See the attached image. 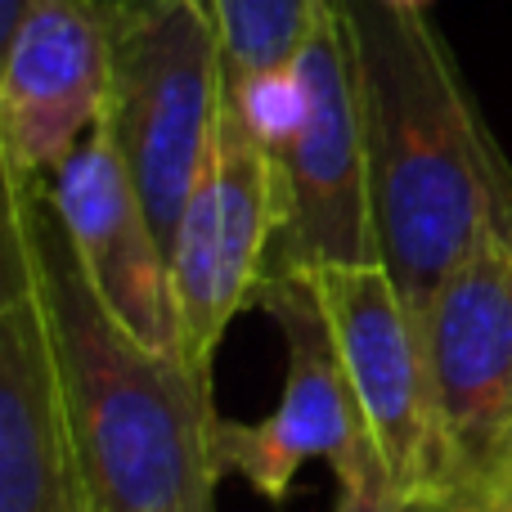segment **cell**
Returning <instances> with one entry per match:
<instances>
[{
  "mask_svg": "<svg viewBox=\"0 0 512 512\" xmlns=\"http://www.w3.org/2000/svg\"><path fill=\"white\" fill-rule=\"evenodd\" d=\"M59 225L108 310L153 351H176L171 265L104 122L45 185Z\"/></svg>",
  "mask_w": 512,
  "mask_h": 512,
  "instance_id": "8fae6325",
  "label": "cell"
},
{
  "mask_svg": "<svg viewBox=\"0 0 512 512\" xmlns=\"http://www.w3.org/2000/svg\"><path fill=\"white\" fill-rule=\"evenodd\" d=\"M333 5H337V0H333Z\"/></svg>",
  "mask_w": 512,
  "mask_h": 512,
  "instance_id": "ac0fdd59",
  "label": "cell"
},
{
  "mask_svg": "<svg viewBox=\"0 0 512 512\" xmlns=\"http://www.w3.org/2000/svg\"><path fill=\"white\" fill-rule=\"evenodd\" d=\"M427 512H512V436L499 445L495 459L427 499Z\"/></svg>",
  "mask_w": 512,
  "mask_h": 512,
  "instance_id": "5bb4252c",
  "label": "cell"
},
{
  "mask_svg": "<svg viewBox=\"0 0 512 512\" xmlns=\"http://www.w3.org/2000/svg\"><path fill=\"white\" fill-rule=\"evenodd\" d=\"M256 306L283 328L288 378L270 418L234 423L216 418L212 450L221 477L248 481L261 499L283 504L310 459H324L337 477V512H387L396 508L387 468H382L355 391L337 360L333 333L324 324L306 274L270 270Z\"/></svg>",
  "mask_w": 512,
  "mask_h": 512,
  "instance_id": "277c9868",
  "label": "cell"
},
{
  "mask_svg": "<svg viewBox=\"0 0 512 512\" xmlns=\"http://www.w3.org/2000/svg\"><path fill=\"white\" fill-rule=\"evenodd\" d=\"M32 243L90 512H216L212 387L99 301L45 185H5Z\"/></svg>",
  "mask_w": 512,
  "mask_h": 512,
  "instance_id": "7a4b0ae2",
  "label": "cell"
},
{
  "mask_svg": "<svg viewBox=\"0 0 512 512\" xmlns=\"http://www.w3.org/2000/svg\"><path fill=\"white\" fill-rule=\"evenodd\" d=\"M355 405L387 468L396 504H427L450 490V445L436 409L423 319L378 261L306 270Z\"/></svg>",
  "mask_w": 512,
  "mask_h": 512,
  "instance_id": "5b68a950",
  "label": "cell"
},
{
  "mask_svg": "<svg viewBox=\"0 0 512 512\" xmlns=\"http://www.w3.org/2000/svg\"><path fill=\"white\" fill-rule=\"evenodd\" d=\"M418 319L459 481L512 436V239L481 243Z\"/></svg>",
  "mask_w": 512,
  "mask_h": 512,
  "instance_id": "30bf717a",
  "label": "cell"
},
{
  "mask_svg": "<svg viewBox=\"0 0 512 512\" xmlns=\"http://www.w3.org/2000/svg\"><path fill=\"white\" fill-rule=\"evenodd\" d=\"M108 63L113 32L90 0H32L0 41L5 185H50L104 117Z\"/></svg>",
  "mask_w": 512,
  "mask_h": 512,
  "instance_id": "9c48e42d",
  "label": "cell"
},
{
  "mask_svg": "<svg viewBox=\"0 0 512 512\" xmlns=\"http://www.w3.org/2000/svg\"><path fill=\"white\" fill-rule=\"evenodd\" d=\"M297 63L306 81V117L297 135L274 153L283 221L270 270L306 274L319 265L378 261L360 95L342 5H315V23Z\"/></svg>",
  "mask_w": 512,
  "mask_h": 512,
  "instance_id": "52a82bcc",
  "label": "cell"
},
{
  "mask_svg": "<svg viewBox=\"0 0 512 512\" xmlns=\"http://www.w3.org/2000/svg\"><path fill=\"white\" fill-rule=\"evenodd\" d=\"M387 512H427V504H396V508H387Z\"/></svg>",
  "mask_w": 512,
  "mask_h": 512,
  "instance_id": "2e32d148",
  "label": "cell"
},
{
  "mask_svg": "<svg viewBox=\"0 0 512 512\" xmlns=\"http://www.w3.org/2000/svg\"><path fill=\"white\" fill-rule=\"evenodd\" d=\"M396 5H409V9H427L432 0H396Z\"/></svg>",
  "mask_w": 512,
  "mask_h": 512,
  "instance_id": "e0dca14e",
  "label": "cell"
},
{
  "mask_svg": "<svg viewBox=\"0 0 512 512\" xmlns=\"http://www.w3.org/2000/svg\"><path fill=\"white\" fill-rule=\"evenodd\" d=\"M315 5L319 0H207L221 32L225 81L297 59L315 23Z\"/></svg>",
  "mask_w": 512,
  "mask_h": 512,
  "instance_id": "7c38bea8",
  "label": "cell"
},
{
  "mask_svg": "<svg viewBox=\"0 0 512 512\" xmlns=\"http://www.w3.org/2000/svg\"><path fill=\"white\" fill-rule=\"evenodd\" d=\"M104 131L171 256L225 104V54L207 0H149L108 23Z\"/></svg>",
  "mask_w": 512,
  "mask_h": 512,
  "instance_id": "3957f363",
  "label": "cell"
},
{
  "mask_svg": "<svg viewBox=\"0 0 512 512\" xmlns=\"http://www.w3.org/2000/svg\"><path fill=\"white\" fill-rule=\"evenodd\" d=\"M360 95L378 265L423 315L486 239H512V167L427 9L337 0Z\"/></svg>",
  "mask_w": 512,
  "mask_h": 512,
  "instance_id": "6da1fadb",
  "label": "cell"
},
{
  "mask_svg": "<svg viewBox=\"0 0 512 512\" xmlns=\"http://www.w3.org/2000/svg\"><path fill=\"white\" fill-rule=\"evenodd\" d=\"M225 99L243 117V126L279 153L283 144L297 135L301 117H306V81H301V63H279V68L248 72L239 81H225Z\"/></svg>",
  "mask_w": 512,
  "mask_h": 512,
  "instance_id": "4fadbf2b",
  "label": "cell"
},
{
  "mask_svg": "<svg viewBox=\"0 0 512 512\" xmlns=\"http://www.w3.org/2000/svg\"><path fill=\"white\" fill-rule=\"evenodd\" d=\"M279 171L274 153L221 104L212 149L171 243L176 351L198 382L212 387V364L230 324L256 306L279 243Z\"/></svg>",
  "mask_w": 512,
  "mask_h": 512,
  "instance_id": "8992f818",
  "label": "cell"
},
{
  "mask_svg": "<svg viewBox=\"0 0 512 512\" xmlns=\"http://www.w3.org/2000/svg\"><path fill=\"white\" fill-rule=\"evenodd\" d=\"M0 512H90L32 243L14 207L0 239Z\"/></svg>",
  "mask_w": 512,
  "mask_h": 512,
  "instance_id": "ba28073f",
  "label": "cell"
},
{
  "mask_svg": "<svg viewBox=\"0 0 512 512\" xmlns=\"http://www.w3.org/2000/svg\"><path fill=\"white\" fill-rule=\"evenodd\" d=\"M27 9H32V0H0V41H5V36L23 23Z\"/></svg>",
  "mask_w": 512,
  "mask_h": 512,
  "instance_id": "9a60e30c",
  "label": "cell"
}]
</instances>
